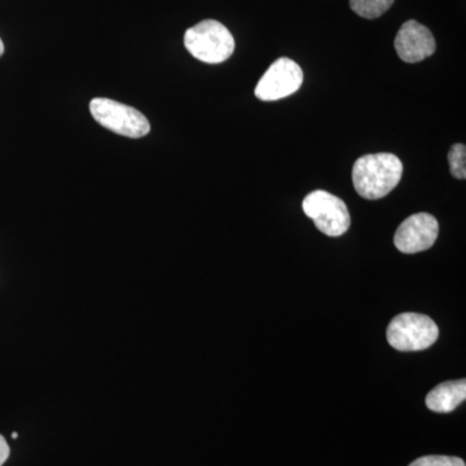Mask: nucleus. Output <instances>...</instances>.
<instances>
[{"label": "nucleus", "mask_w": 466, "mask_h": 466, "mask_svg": "<svg viewBox=\"0 0 466 466\" xmlns=\"http://www.w3.org/2000/svg\"><path fill=\"white\" fill-rule=\"evenodd\" d=\"M403 164L392 153H376L358 158L352 167L355 191L367 200L385 198L400 184Z\"/></svg>", "instance_id": "obj_1"}, {"label": "nucleus", "mask_w": 466, "mask_h": 466, "mask_svg": "<svg viewBox=\"0 0 466 466\" xmlns=\"http://www.w3.org/2000/svg\"><path fill=\"white\" fill-rule=\"evenodd\" d=\"M184 46L193 57L207 64L225 63L235 51V39L223 24L204 20L184 34Z\"/></svg>", "instance_id": "obj_2"}, {"label": "nucleus", "mask_w": 466, "mask_h": 466, "mask_svg": "<svg viewBox=\"0 0 466 466\" xmlns=\"http://www.w3.org/2000/svg\"><path fill=\"white\" fill-rule=\"evenodd\" d=\"M440 336L438 325L426 315L404 312L389 324L388 342L400 351H421L434 345Z\"/></svg>", "instance_id": "obj_3"}, {"label": "nucleus", "mask_w": 466, "mask_h": 466, "mask_svg": "<svg viewBox=\"0 0 466 466\" xmlns=\"http://www.w3.org/2000/svg\"><path fill=\"white\" fill-rule=\"evenodd\" d=\"M90 112L97 124L112 133L131 139H137L149 134V121L143 113L118 101L97 97L91 100Z\"/></svg>", "instance_id": "obj_4"}, {"label": "nucleus", "mask_w": 466, "mask_h": 466, "mask_svg": "<svg viewBox=\"0 0 466 466\" xmlns=\"http://www.w3.org/2000/svg\"><path fill=\"white\" fill-rule=\"evenodd\" d=\"M303 211L314 220L319 231L329 238H339L351 225L349 208L341 198L327 191H314L303 200Z\"/></svg>", "instance_id": "obj_5"}, {"label": "nucleus", "mask_w": 466, "mask_h": 466, "mask_svg": "<svg viewBox=\"0 0 466 466\" xmlns=\"http://www.w3.org/2000/svg\"><path fill=\"white\" fill-rule=\"evenodd\" d=\"M303 84V72L296 61L288 57L276 60L259 79L256 96L262 101H276L290 96Z\"/></svg>", "instance_id": "obj_6"}, {"label": "nucleus", "mask_w": 466, "mask_h": 466, "mask_svg": "<svg viewBox=\"0 0 466 466\" xmlns=\"http://www.w3.org/2000/svg\"><path fill=\"white\" fill-rule=\"evenodd\" d=\"M440 233V223L433 216L426 213L408 217L394 236L397 249L404 254H416L431 249Z\"/></svg>", "instance_id": "obj_7"}, {"label": "nucleus", "mask_w": 466, "mask_h": 466, "mask_svg": "<svg viewBox=\"0 0 466 466\" xmlns=\"http://www.w3.org/2000/svg\"><path fill=\"white\" fill-rule=\"evenodd\" d=\"M437 48L433 34L415 20L401 25L395 38V50L404 63L416 64L431 57Z\"/></svg>", "instance_id": "obj_8"}, {"label": "nucleus", "mask_w": 466, "mask_h": 466, "mask_svg": "<svg viewBox=\"0 0 466 466\" xmlns=\"http://www.w3.org/2000/svg\"><path fill=\"white\" fill-rule=\"evenodd\" d=\"M466 400V381L440 383L426 397V407L437 413H450Z\"/></svg>", "instance_id": "obj_9"}, {"label": "nucleus", "mask_w": 466, "mask_h": 466, "mask_svg": "<svg viewBox=\"0 0 466 466\" xmlns=\"http://www.w3.org/2000/svg\"><path fill=\"white\" fill-rule=\"evenodd\" d=\"M395 0H350V7L358 16L373 20L390 9Z\"/></svg>", "instance_id": "obj_10"}, {"label": "nucleus", "mask_w": 466, "mask_h": 466, "mask_svg": "<svg viewBox=\"0 0 466 466\" xmlns=\"http://www.w3.org/2000/svg\"><path fill=\"white\" fill-rule=\"evenodd\" d=\"M450 171L456 179L466 177V147L465 144H455L449 153Z\"/></svg>", "instance_id": "obj_11"}, {"label": "nucleus", "mask_w": 466, "mask_h": 466, "mask_svg": "<svg viewBox=\"0 0 466 466\" xmlns=\"http://www.w3.org/2000/svg\"><path fill=\"white\" fill-rule=\"evenodd\" d=\"M408 466H466L464 460L455 458V456H424L415 460L412 464Z\"/></svg>", "instance_id": "obj_12"}, {"label": "nucleus", "mask_w": 466, "mask_h": 466, "mask_svg": "<svg viewBox=\"0 0 466 466\" xmlns=\"http://www.w3.org/2000/svg\"><path fill=\"white\" fill-rule=\"evenodd\" d=\"M9 453H11V450H9L7 441L3 435H0V466L5 465V462L7 461Z\"/></svg>", "instance_id": "obj_13"}, {"label": "nucleus", "mask_w": 466, "mask_h": 466, "mask_svg": "<svg viewBox=\"0 0 466 466\" xmlns=\"http://www.w3.org/2000/svg\"><path fill=\"white\" fill-rule=\"evenodd\" d=\"M5 54V45H3L2 39H0V56Z\"/></svg>", "instance_id": "obj_14"}, {"label": "nucleus", "mask_w": 466, "mask_h": 466, "mask_svg": "<svg viewBox=\"0 0 466 466\" xmlns=\"http://www.w3.org/2000/svg\"><path fill=\"white\" fill-rule=\"evenodd\" d=\"M17 437H18V434H17V433H14V434H12V438H14V440H17Z\"/></svg>", "instance_id": "obj_15"}]
</instances>
